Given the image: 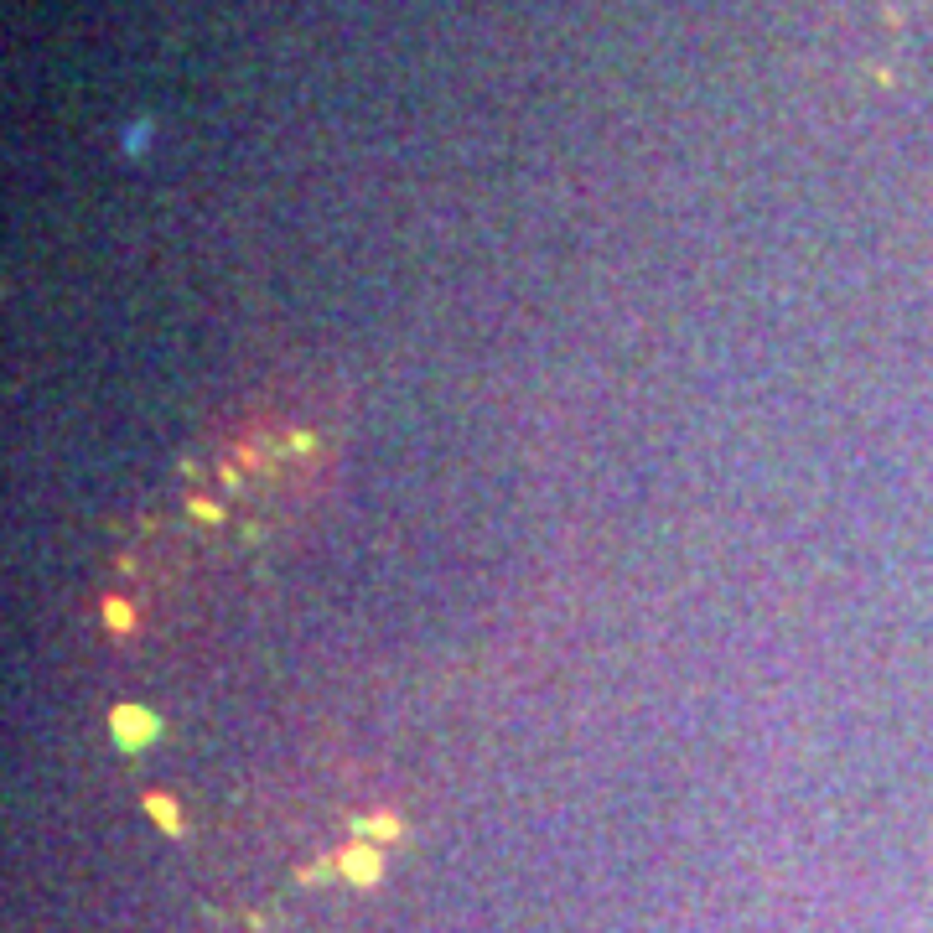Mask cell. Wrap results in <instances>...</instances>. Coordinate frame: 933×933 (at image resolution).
Here are the masks:
<instances>
[{
  "label": "cell",
  "instance_id": "cell-1",
  "mask_svg": "<svg viewBox=\"0 0 933 933\" xmlns=\"http://www.w3.org/2000/svg\"><path fill=\"white\" fill-rule=\"evenodd\" d=\"M109 731H115V742H120V752H141L156 731H161V721H156L146 705H115V711H109Z\"/></svg>",
  "mask_w": 933,
  "mask_h": 933
},
{
  "label": "cell",
  "instance_id": "cell-2",
  "mask_svg": "<svg viewBox=\"0 0 933 933\" xmlns=\"http://www.w3.org/2000/svg\"><path fill=\"white\" fill-rule=\"evenodd\" d=\"M337 866H342V876H348V881H358V887H374V881H379V876H384V856H379V850H374V845H348V850H342V856H337Z\"/></svg>",
  "mask_w": 933,
  "mask_h": 933
},
{
  "label": "cell",
  "instance_id": "cell-3",
  "mask_svg": "<svg viewBox=\"0 0 933 933\" xmlns=\"http://www.w3.org/2000/svg\"><path fill=\"white\" fill-rule=\"evenodd\" d=\"M146 814H151L166 835H181V830H187V824H181V809L166 799V793H146Z\"/></svg>",
  "mask_w": 933,
  "mask_h": 933
},
{
  "label": "cell",
  "instance_id": "cell-4",
  "mask_svg": "<svg viewBox=\"0 0 933 933\" xmlns=\"http://www.w3.org/2000/svg\"><path fill=\"white\" fill-rule=\"evenodd\" d=\"M353 830H358V835H374V841H394V835H399V819H394V814H368V819H358Z\"/></svg>",
  "mask_w": 933,
  "mask_h": 933
},
{
  "label": "cell",
  "instance_id": "cell-5",
  "mask_svg": "<svg viewBox=\"0 0 933 933\" xmlns=\"http://www.w3.org/2000/svg\"><path fill=\"white\" fill-rule=\"evenodd\" d=\"M104 623H109L115 632H130L135 628V607L120 602V597H104Z\"/></svg>",
  "mask_w": 933,
  "mask_h": 933
},
{
  "label": "cell",
  "instance_id": "cell-6",
  "mask_svg": "<svg viewBox=\"0 0 933 933\" xmlns=\"http://www.w3.org/2000/svg\"><path fill=\"white\" fill-rule=\"evenodd\" d=\"M192 513H197V519H223V513L213 509V503H203V498H197V503H192Z\"/></svg>",
  "mask_w": 933,
  "mask_h": 933
}]
</instances>
